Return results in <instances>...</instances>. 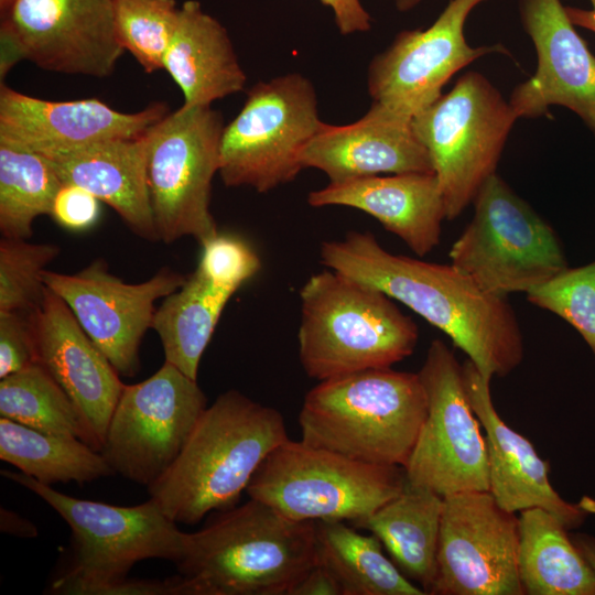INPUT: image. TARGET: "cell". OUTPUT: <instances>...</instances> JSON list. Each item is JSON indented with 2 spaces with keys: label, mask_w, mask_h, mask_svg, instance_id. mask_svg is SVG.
Listing matches in <instances>:
<instances>
[{
  "label": "cell",
  "mask_w": 595,
  "mask_h": 595,
  "mask_svg": "<svg viewBox=\"0 0 595 595\" xmlns=\"http://www.w3.org/2000/svg\"><path fill=\"white\" fill-rule=\"evenodd\" d=\"M321 263L371 285L444 333L487 379L505 377L523 359V336L507 298L479 288L451 262L386 250L369 231L323 241Z\"/></svg>",
  "instance_id": "1"
},
{
  "label": "cell",
  "mask_w": 595,
  "mask_h": 595,
  "mask_svg": "<svg viewBox=\"0 0 595 595\" xmlns=\"http://www.w3.org/2000/svg\"><path fill=\"white\" fill-rule=\"evenodd\" d=\"M316 562L315 521L250 498L186 532L176 566L183 595H290Z\"/></svg>",
  "instance_id": "2"
},
{
  "label": "cell",
  "mask_w": 595,
  "mask_h": 595,
  "mask_svg": "<svg viewBox=\"0 0 595 595\" xmlns=\"http://www.w3.org/2000/svg\"><path fill=\"white\" fill-rule=\"evenodd\" d=\"M288 439L278 410L228 390L207 405L177 458L148 487L150 498L174 522L195 524L237 506L263 461Z\"/></svg>",
  "instance_id": "3"
},
{
  "label": "cell",
  "mask_w": 595,
  "mask_h": 595,
  "mask_svg": "<svg viewBox=\"0 0 595 595\" xmlns=\"http://www.w3.org/2000/svg\"><path fill=\"white\" fill-rule=\"evenodd\" d=\"M426 410L418 372L356 371L318 381L305 394L301 441L359 462L404 468Z\"/></svg>",
  "instance_id": "4"
},
{
  "label": "cell",
  "mask_w": 595,
  "mask_h": 595,
  "mask_svg": "<svg viewBox=\"0 0 595 595\" xmlns=\"http://www.w3.org/2000/svg\"><path fill=\"white\" fill-rule=\"evenodd\" d=\"M300 300L299 358L310 378L389 368L415 349L414 321L371 285L326 268L306 280Z\"/></svg>",
  "instance_id": "5"
},
{
  "label": "cell",
  "mask_w": 595,
  "mask_h": 595,
  "mask_svg": "<svg viewBox=\"0 0 595 595\" xmlns=\"http://www.w3.org/2000/svg\"><path fill=\"white\" fill-rule=\"evenodd\" d=\"M1 475L43 499L71 528L73 563L53 582L54 593L107 595L137 562L162 559L176 564L184 554L186 532L151 498L115 506L68 496L21 472L4 469Z\"/></svg>",
  "instance_id": "6"
},
{
  "label": "cell",
  "mask_w": 595,
  "mask_h": 595,
  "mask_svg": "<svg viewBox=\"0 0 595 595\" xmlns=\"http://www.w3.org/2000/svg\"><path fill=\"white\" fill-rule=\"evenodd\" d=\"M405 485L402 467L364 463L288 439L263 461L246 493L294 521L356 523Z\"/></svg>",
  "instance_id": "7"
},
{
  "label": "cell",
  "mask_w": 595,
  "mask_h": 595,
  "mask_svg": "<svg viewBox=\"0 0 595 595\" xmlns=\"http://www.w3.org/2000/svg\"><path fill=\"white\" fill-rule=\"evenodd\" d=\"M517 119L500 91L473 71L412 118L413 131L430 155L446 219H455L472 205L496 173Z\"/></svg>",
  "instance_id": "8"
},
{
  "label": "cell",
  "mask_w": 595,
  "mask_h": 595,
  "mask_svg": "<svg viewBox=\"0 0 595 595\" xmlns=\"http://www.w3.org/2000/svg\"><path fill=\"white\" fill-rule=\"evenodd\" d=\"M473 205L474 215L448 257L486 292L528 293L569 268L553 228L496 173Z\"/></svg>",
  "instance_id": "9"
},
{
  "label": "cell",
  "mask_w": 595,
  "mask_h": 595,
  "mask_svg": "<svg viewBox=\"0 0 595 595\" xmlns=\"http://www.w3.org/2000/svg\"><path fill=\"white\" fill-rule=\"evenodd\" d=\"M224 127L220 112L210 106L183 105L145 132L147 180L159 240L192 237L203 245L218 234L210 193Z\"/></svg>",
  "instance_id": "10"
},
{
  "label": "cell",
  "mask_w": 595,
  "mask_h": 595,
  "mask_svg": "<svg viewBox=\"0 0 595 595\" xmlns=\"http://www.w3.org/2000/svg\"><path fill=\"white\" fill-rule=\"evenodd\" d=\"M321 123L315 88L305 76L293 73L257 83L224 127L221 181L258 193L292 182L303 170L300 153Z\"/></svg>",
  "instance_id": "11"
},
{
  "label": "cell",
  "mask_w": 595,
  "mask_h": 595,
  "mask_svg": "<svg viewBox=\"0 0 595 595\" xmlns=\"http://www.w3.org/2000/svg\"><path fill=\"white\" fill-rule=\"evenodd\" d=\"M426 416L404 466L408 485L441 497L489 491L488 451L463 378V366L447 345L434 339L418 372Z\"/></svg>",
  "instance_id": "12"
},
{
  "label": "cell",
  "mask_w": 595,
  "mask_h": 595,
  "mask_svg": "<svg viewBox=\"0 0 595 595\" xmlns=\"http://www.w3.org/2000/svg\"><path fill=\"white\" fill-rule=\"evenodd\" d=\"M206 408L197 380L164 361L125 386L100 452L116 474L148 488L177 458Z\"/></svg>",
  "instance_id": "13"
},
{
  "label": "cell",
  "mask_w": 595,
  "mask_h": 595,
  "mask_svg": "<svg viewBox=\"0 0 595 595\" xmlns=\"http://www.w3.org/2000/svg\"><path fill=\"white\" fill-rule=\"evenodd\" d=\"M1 13L2 76L22 58L51 72L101 78L125 52L113 0H12Z\"/></svg>",
  "instance_id": "14"
},
{
  "label": "cell",
  "mask_w": 595,
  "mask_h": 595,
  "mask_svg": "<svg viewBox=\"0 0 595 595\" xmlns=\"http://www.w3.org/2000/svg\"><path fill=\"white\" fill-rule=\"evenodd\" d=\"M432 595H523L519 519L489 491L443 497Z\"/></svg>",
  "instance_id": "15"
},
{
  "label": "cell",
  "mask_w": 595,
  "mask_h": 595,
  "mask_svg": "<svg viewBox=\"0 0 595 595\" xmlns=\"http://www.w3.org/2000/svg\"><path fill=\"white\" fill-rule=\"evenodd\" d=\"M185 281V275L164 267L145 281L127 283L101 259L72 274L44 272L46 288L64 301L93 343L126 377L140 369V345L152 327L155 302Z\"/></svg>",
  "instance_id": "16"
},
{
  "label": "cell",
  "mask_w": 595,
  "mask_h": 595,
  "mask_svg": "<svg viewBox=\"0 0 595 595\" xmlns=\"http://www.w3.org/2000/svg\"><path fill=\"white\" fill-rule=\"evenodd\" d=\"M486 0H451L431 26L404 30L374 57L367 86L374 102L413 118L433 104L458 71L491 53H507L501 44L470 46L464 35L473 9Z\"/></svg>",
  "instance_id": "17"
},
{
  "label": "cell",
  "mask_w": 595,
  "mask_h": 595,
  "mask_svg": "<svg viewBox=\"0 0 595 595\" xmlns=\"http://www.w3.org/2000/svg\"><path fill=\"white\" fill-rule=\"evenodd\" d=\"M519 15L536 48L537 69L509 97L517 117L537 118L563 106L595 134V55L565 7L561 0H519Z\"/></svg>",
  "instance_id": "18"
},
{
  "label": "cell",
  "mask_w": 595,
  "mask_h": 595,
  "mask_svg": "<svg viewBox=\"0 0 595 595\" xmlns=\"http://www.w3.org/2000/svg\"><path fill=\"white\" fill-rule=\"evenodd\" d=\"M37 361L76 407L89 445L101 451L125 383L84 332L69 307L48 288L31 312Z\"/></svg>",
  "instance_id": "19"
},
{
  "label": "cell",
  "mask_w": 595,
  "mask_h": 595,
  "mask_svg": "<svg viewBox=\"0 0 595 595\" xmlns=\"http://www.w3.org/2000/svg\"><path fill=\"white\" fill-rule=\"evenodd\" d=\"M463 378L470 405L485 430L488 451L489 493L507 511L542 508L567 529H577L595 513V500H564L549 480V464L532 443L512 430L498 414L490 393L491 380L485 378L467 359Z\"/></svg>",
  "instance_id": "20"
},
{
  "label": "cell",
  "mask_w": 595,
  "mask_h": 595,
  "mask_svg": "<svg viewBox=\"0 0 595 595\" xmlns=\"http://www.w3.org/2000/svg\"><path fill=\"white\" fill-rule=\"evenodd\" d=\"M167 108L153 104L127 113L90 98L50 101L0 87V142L36 152L142 137Z\"/></svg>",
  "instance_id": "21"
},
{
  "label": "cell",
  "mask_w": 595,
  "mask_h": 595,
  "mask_svg": "<svg viewBox=\"0 0 595 595\" xmlns=\"http://www.w3.org/2000/svg\"><path fill=\"white\" fill-rule=\"evenodd\" d=\"M411 120L372 102L355 122L335 126L322 121L302 149L300 163L303 169L324 172L331 183L381 174L431 173L430 155Z\"/></svg>",
  "instance_id": "22"
},
{
  "label": "cell",
  "mask_w": 595,
  "mask_h": 595,
  "mask_svg": "<svg viewBox=\"0 0 595 595\" xmlns=\"http://www.w3.org/2000/svg\"><path fill=\"white\" fill-rule=\"evenodd\" d=\"M312 207L346 206L376 218L419 257L441 241L444 198L433 172L400 173L328 183L307 196Z\"/></svg>",
  "instance_id": "23"
},
{
  "label": "cell",
  "mask_w": 595,
  "mask_h": 595,
  "mask_svg": "<svg viewBox=\"0 0 595 595\" xmlns=\"http://www.w3.org/2000/svg\"><path fill=\"white\" fill-rule=\"evenodd\" d=\"M144 134L39 153L50 161L62 183L88 191L109 205L133 234L156 241Z\"/></svg>",
  "instance_id": "24"
},
{
  "label": "cell",
  "mask_w": 595,
  "mask_h": 595,
  "mask_svg": "<svg viewBox=\"0 0 595 595\" xmlns=\"http://www.w3.org/2000/svg\"><path fill=\"white\" fill-rule=\"evenodd\" d=\"M163 68L181 88L184 106H210L242 90L247 79L227 30L195 0L178 8Z\"/></svg>",
  "instance_id": "25"
},
{
  "label": "cell",
  "mask_w": 595,
  "mask_h": 595,
  "mask_svg": "<svg viewBox=\"0 0 595 595\" xmlns=\"http://www.w3.org/2000/svg\"><path fill=\"white\" fill-rule=\"evenodd\" d=\"M443 497L405 485L394 498L355 524L379 539L393 563L430 594L436 574Z\"/></svg>",
  "instance_id": "26"
},
{
  "label": "cell",
  "mask_w": 595,
  "mask_h": 595,
  "mask_svg": "<svg viewBox=\"0 0 595 595\" xmlns=\"http://www.w3.org/2000/svg\"><path fill=\"white\" fill-rule=\"evenodd\" d=\"M518 571L528 595H595V571L551 512H519Z\"/></svg>",
  "instance_id": "27"
},
{
  "label": "cell",
  "mask_w": 595,
  "mask_h": 595,
  "mask_svg": "<svg viewBox=\"0 0 595 595\" xmlns=\"http://www.w3.org/2000/svg\"><path fill=\"white\" fill-rule=\"evenodd\" d=\"M317 560L336 580L342 595H425L389 560L372 533L345 521H315Z\"/></svg>",
  "instance_id": "28"
},
{
  "label": "cell",
  "mask_w": 595,
  "mask_h": 595,
  "mask_svg": "<svg viewBox=\"0 0 595 595\" xmlns=\"http://www.w3.org/2000/svg\"><path fill=\"white\" fill-rule=\"evenodd\" d=\"M0 458L45 485L85 484L116 475L101 452L74 436L0 418Z\"/></svg>",
  "instance_id": "29"
},
{
  "label": "cell",
  "mask_w": 595,
  "mask_h": 595,
  "mask_svg": "<svg viewBox=\"0 0 595 595\" xmlns=\"http://www.w3.org/2000/svg\"><path fill=\"white\" fill-rule=\"evenodd\" d=\"M231 296L195 271L180 289L165 296L155 310L151 327L161 340L164 361L197 380L202 356Z\"/></svg>",
  "instance_id": "30"
},
{
  "label": "cell",
  "mask_w": 595,
  "mask_h": 595,
  "mask_svg": "<svg viewBox=\"0 0 595 595\" xmlns=\"http://www.w3.org/2000/svg\"><path fill=\"white\" fill-rule=\"evenodd\" d=\"M50 161L33 150L0 142V231L30 239L35 219L51 213L62 185Z\"/></svg>",
  "instance_id": "31"
},
{
  "label": "cell",
  "mask_w": 595,
  "mask_h": 595,
  "mask_svg": "<svg viewBox=\"0 0 595 595\" xmlns=\"http://www.w3.org/2000/svg\"><path fill=\"white\" fill-rule=\"evenodd\" d=\"M0 415L43 432L74 436L89 445L76 407L40 363L0 379Z\"/></svg>",
  "instance_id": "32"
},
{
  "label": "cell",
  "mask_w": 595,
  "mask_h": 595,
  "mask_svg": "<svg viewBox=\"0 0 595 595\" xmlns=\"http://www.w3.org/2000/svg\"><path fill=\"white\" fill-rule=\"evenodd\" d=\"M118 40L147 73L163 68L178 8L175 0H113Z\"/></svg>",
  "instance_id": "33"
},
{
  "label": "cell",
  "mask_w": 595,
  "mask_h": 595,
  "mask_svg": "<svg viewBox=\"0 0 595 595\" xmlns=\"http://www.w3.org/2000/svg\"><path fill=\"white\" fill-rule=\"evenodd\" d=\"M60 255V247L29 239L0 240V312H32L41 303L46 285V267Z\"/></svg>",
  "instance_id": "34"
},
{
  "label": "cell",
  "mask_w": 595,
  "mask_h": 595,
  "mask_svg": "<svg viewBox=\"0 0 595 595\" xmlns=\"http://www.w3.org/2000/svg\"><path fill=\"white\" fill-rule=\"evenodd\" d=\"M526 294L531 304L574 327L595 357V261L567 268Z\"/></svg>",
  "instance_id": "35"
},
{
  "label": "cell",
  "mask_w": 595,
  "mask_h": 595,
  "mask_svg": "<svg viewBox=\"0 0 595 595\" xmlns=\"http://www.w3.org/2000/svg\"><path fill=\"white\" fill-rule=\"evenodd\" d=\"M201 246L203 250L195 272L210 285L230 294L261 268L256 251L237 236L218 232Z\"/></svg>",
  "instance_id": "36"
},
{
  "label": "cell",
  "mask_w": 595,
  "mask_h": 595,
  "mask_svg": "<svg viewBox=\"0 0 595 595\" xmlns=\"http://www.w3.org/2000/svg\"><path fill=\"white\" fill-rule=\"evenodd\" d=\"M37 361L31 312H0V379Z\"/></svg>",
  "instance_id": "37"
},
{
  "label": "cell",
  "mask_w": 595,
  "mask_h": 595,
  "mask_svg": "<svg viewBox=\"0 0 595 595\" xmlns=\"http://www.w3.org/2000/svg\"><path fill=\"white\" fill-rule=\"evenodd\" d=\"M99 214L96 196L78 185L63 183L55 194L50 216L67 230L83 231L97 223Z\"/></svg>",
  "instance_id": "38"
},
{
  "label": "cell",
  "mask_w": 595,
  "mask_h": 595,
  "mask_svg": "<svg viewBox=\"0 0 595 595\" xmlns=\"http://www.w3.org/2000/svg\"><path fill=\"white\" fill-rule=\"evenodd\" d=\"M321 2L333 10L336 25L342 34L370 30V15L360 0H321Z\"/></svg>",
  "instance_id": "39"
},
{
  "label": "cell",
  "mask_w": 595,
  "mask_h": 595,
  "mask_svg": "<svg viewBox=\"0 0 595 595\" xmlns=\"http://www.w3.org/2000/svg\"><path fill=\"white\" fill-rule=\"evenodd\" d=\"M290 595H342V593L332 573L317 560Z\"/></svg>",
  "instance_id": "40"
},
{
  "label": "cell",
  "mask_w": 595,
  "mask_h": 595,
  "mask_svg": "<svg viewBox=\"0 0 595 595\" xmlns=\"http://www.w3.org/2000/svg\"><path fill=\"white\" fill-rule=\"evenodd\" d=\"M1 531L22 538H34L37 534L35 526L15 512L1 509Z\"/></svg>",
  "instance_id": "41"
},
{
  "label": "cell",
  "mask_w": 595,
  "mask_h": 595,
  "mask_svg": "<svg viewBox=\"0 0 595 595\" xmlns=\"http://www.w3.org/2000/svg\"><path fill=\"white\" fill-rule=\"evenodd\" d=\"M591 9L565 7L566 13L575 26L589 30L595 33V0H588Z\"/></svg>",
  "instance_id": "42"
},
{
  "label": "cell",
  "mask_w": 595,
  "mask_h": 595,
  "mask_svg": "<svg viewBox=\"0 0 595 595\" xmlns=\"http://www.w3.org/2000/svg\"><path fill=\"white\" fill-rule=\"evenodd\" d=\"M571 539L582 556L595 571V537L586 533H574Z\"/></svg>",
  "instance_id": "43"
},
{
  "label": "cell",
  "mask_w": 595,
  "mask_h": 595,
  "mask_svg": "<svg viewBox=\"0 0 595 595\" xmlns=\"http://www.w3.org/2000/svg\"><path fill=\"white\" fill-rule=\"evenodd\" d=\"M421 0H396V6L400 11H408L416 6Z\"/></svg>",
  "instance_id": "44"
},
{
  "label": "cell",
  "mask_w": 595,
  "mask_h": 595,
  "mask_svg": "<svg viewBox=\"0 0 595 595\" xmlns=\"http://www.w3.org/2000/svg\"><path fill=\"white\" fill-rule=\"evenodd\" d=\"M12 0H0L1 11L6 10Z\"/></svg>",
  "instance_id": "45"
}]
</instances>
